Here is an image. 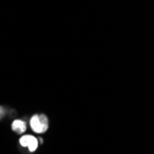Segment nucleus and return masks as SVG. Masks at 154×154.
I'll use <instances>...</instances> for the list:
<instances>
[{
  "mask_svg": "<svg viewBox=\"0 0 154 154\" xmlns=\"http://www.w3.org/2000/svg\"><path fill=\"white\" fill-rule=\"evenodd\" d=\"M11 128L14 132H16L18 134H22L26 131V124L24 121L18 119L12 123Z\"/></svg>",
  "mask_w": 154,
  "mask_h": 154,
  "instance_id": "nucleus-2",
  "label": "nucleus"
},
{
  "mask_svg": "<svg viewBox=\"0 0 154 154\" xmlns=\"http://www.w3.org/2000/svg\"><path fill=\"white\" fill-rule=\"evenodd\" d=\"M30 125L35 133L42 134L48 129V119L45 115H34L30 121Z\"/></svg>",
  "mask_w": 154,
  "mask_h": 154,
  "instance_id": "nucleus-1",
  "label": "nucleus"
},
{
  "mask_svg": "<svg viewBox=\"0 0 154 154\" xmlns=\"http://www.w3.org/2000/svg\"><path fill=\"white\" fill-rule=\"evenodd\" d=\"M4 115H5V112H4L3 108H2V107H0V119H1V118L3 117Z\"/></svg>",
  "mask_w": 154,
  "mask_h": 154,
  "instance_id": "nucleus-4",
  "label": "nucleus"
},
{
  "mask_svg": "<svg viewBox=\"0 0 154 154\" xmlns=\"http://www.w3.org/2000/svg\"><path fill=\"white\" fill-rule=\"evenodd\" d=\"M28 148H29L30 151H34L38 148V140L35 137L32 136L31 140H30L29 144H28Z\"/></svg>",
  "mask_w": 154,
  "mask_h": 154,
  "instance_id": "nucleus-3",
  "label": "nucleus"
}]
</instances>
